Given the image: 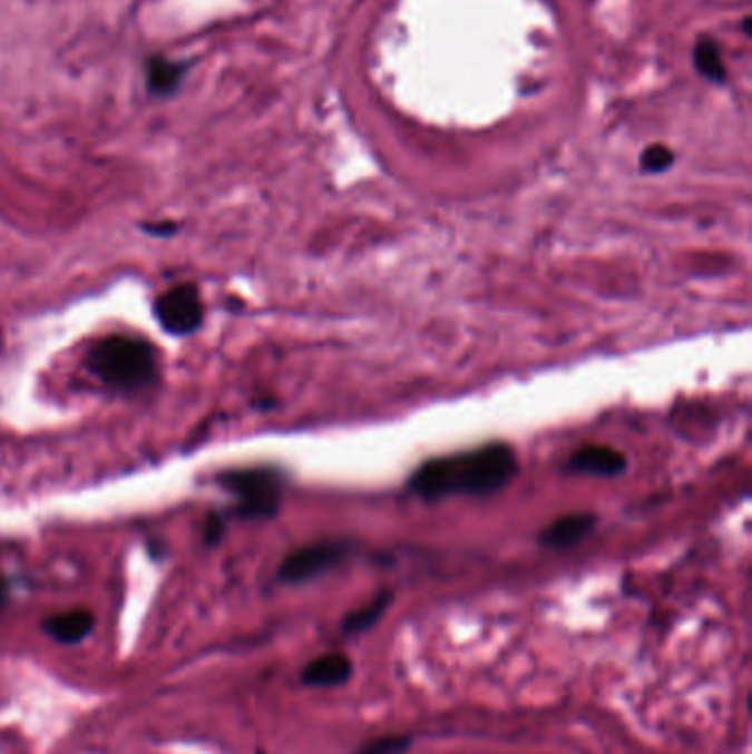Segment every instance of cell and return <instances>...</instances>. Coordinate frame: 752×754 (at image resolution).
<instances>
[{
    "label": "cell",
    "mask_w": 752,
    "mask_h": 754,
    "mask_svg": "<svg viewBox=\"0 0 752 754\" xmlns=\"http://www.w3.org/2000/svg\"><path fill=\"white\" fill-rule=\"evenodd\" d=\"M519 472V459L508 443H488L427 461L409 481V488L427 499L448 497H492L501 492Z\"/></svg>",
    "instance_id": "6da1fadb"
},
{
    "label": "cell",
    "mask_w": 752,
    "mask_h": 754,
    "mask_svg": "<svg viewBox=\"0 0 752 754\" xmlns=\"http://www.w3.org/2000/svg\"><path fill=\"white\" fill-rule=\"evenodd\" d=\"M91 371L117 391H139L157 378V353L148 340L108 335L89 353Z\"/></svg>",
    "instance_id": "7a4b0ae2"
},
{
    "label": "cell",
    "mask_w": 752,
    "mask_h": 754,
    "mask_svg": "<svg viewBox=\"0 0 752 754\" xmlns=\"http://www.w3.org/2000/svg\"><path fill=\"white\" fill-rule=\"evenodd\" d=\"M218 486L238 501V515L270 519L281 508L283 474L274 468H241L218 477Z\"/></svg>",
    "instance_id": "3957f363"
},
{
    "label": "cell",
    "mask_w": 752,
    "mask_h": 754,
    "mask_svg": "<svg viewBox=\"0 0 752 754\" xmlns=\"http://www.w3.org/2000/svg\"><path fill=\"white\" fill-rule=\"evenodd\" d=\"M355 545L349 540H321L292 551L279 567V580L287 585H303L316 580L326 571L340 567Z\"/></svg>",
    "instance_id": "277c9868"
},
{
    "label": "cell",
    "mask_w": 752,
    "mask_h": 754,
    "mask_svg": "<svg viewBox=\"0 0 752 754\" xmlns=\"http://www.w3.org/2000/svg\"><path fill=\"white\" fill-rule=\"evenodd\" d=\"M155 316L173 335L195 333L204 323V303L193 285H179L168 290L155 303Z\"/></svg>",
    "instance_id": "5b68a950"
},
{
    "label": "cell",
    "mask_w": 752,
    "mask_h": 754,
    "mask_svg": "<svg viewBox=\"0 0 752 754\" xmlns=\"http://www.w3.org/2000/svg\"><path fill=\"white\" fill-rule=\"evenodd\" d=\"M569 470L594 477H618L627 470V457L607 445H585L569 459Z\"/></svg>",
    "instance_id": "8992f818"
},
{
    "label": "cell",
    "mask_w": 752,
    "mask_h": 754,
    "mask_svg": "<svg viewBox=\"0 0 752 754\" xmlns=\"http://www.w3.org/2000/svg\"><path fill=\"white\" fill-rule=\"evenodd\" d=\"M303 684L314 688L342 686L353 677V662L342 653H329L319 659H312L303 668Z\"/></svg>",
    "instance_id": "52a82bcc"
},
{
    "label": "cell",
    "mask_w": 752,
    "mask_h": 754,
    "mask_svg": "<svg viewBox=\"0 0 752 754\" xmlns=\"http://www.w3.org/2000/svg\"><path fill=\"white\" fill-rule=\"evenodd\" d=\"M96 627V616L87 609H74V611H65L58 616H51L42 629L49 638H53L60 645H78L85 638H89V634Z\"/></svg>",
    "instance_id": "ba28073f"
},
{
    "label": "cell",
    "mask_w": 752,
    "mask_h": 754,
    "mask_svg": "<svg viewBox=\"0 0 752 754\" xmlns=\"http://www.w3.org/2000/svg\"><path fill=\"white\" fill-rule=\"evenodd\" d=\"M596 526L594 515H569L554 521L543 535L540 542L549 549H567L585 539Z\"/></svg>",
    "instance_id": "9c48e42d"
},
{
    "label": "cell",
    "mask_w": 752,
    "mask_h": 754,
    "mask_svg": "<svg viewBox=\"0 0 752 754\" xmlns=\"http://www.w3.org/2000/svg\"><path fill=\"white\" fill-rule=\"evenodd\" d=\"M391 603H393V591L378 594L371 603H367L364 607H360V609H355V611L344 616L342 627H340L342 634L344 636H358V634H364V631L373 629L382 620V616L387 614Z\"/></svg>",
    "instance_id": "30bf717a"
},
{
    "label": "cell",
    "mask_w": 752,
    "mask_h": 754,
    "mask_svg": "<svg viewBox=\"0 0 752 754\" xmlns=\"http://www.w3.org/2000/svg\"><path fill=\"white\" fill-rule=\"evenodd\" d=\"M693 65H695L697 74L702 78H706L709 82H713V85L726 82V65H724L720 45L713 38H709V36L697 38V42L693 47Z\"/></svg>",
    "instance_id": "8fae6325"
},
{
    "label": "cell",
    "mask_w": 752,
    "mask_h": 754,
    "mask_svg": "<svg viewBox=\"0 0 752 754\" xmlns=\"http://www.w3.org/2000/svg\"><path fill=\"white\" fill-rule=\"evenodd\" d=\"M182 74H184V69L179 65L157 58L148 67V87H150L153 94L166 96V94L177 89V85L182 80Z\"/></svg>",
    "instance_id": "7c38bea8"
},
{
    "label": "cell",
    "mask_w": 752,
    "mask_h": 754,
    "mask_svg": "<svg viewBox=\"0 0 752 754\" xmlns=\"http://www.w3.org/2000/svg\"><path fill=\"white\" fill-rule=\"evenodd\" d=\"M413 746L411 735H384L371 742H364L353 754H407Z\"/></svg>",
    "instance_id": "4fadbf2b"
},
{
    "label": "cell",
    "mask_w": 752,
    "mask_h": 754,
    "mask_svg": "<svg viewBox=\"0 0 752 754\" xmlns=\"http://www.w3.org/2000/svg\"><path fill=\"white\" fill-rule=\"evenodd\" d=\"M675 157L671 153V148L662 146V144H653L648 146L643 157H641V170L646 173V175H657V173H664L673 166Z\"/></svg>",
    "instance_id": "5bb4252c"
},
{
    "label": "cell",
    "mask_w": 752,
    "mask_h": 754,
    "mask_svg": "<svg viewBox=\"0 0 752 754\" xmlns=\"http://www.w3.org/2000/svg\"><path fill=\"white\" fill-rule=\"evenodd\" d=\"M221 535H223V526H221V521H218V519H211V523H208V530H206V539H208V542H216Z\"/></svg>",
    "instance_id": "9a60e30c"
},
{
    "label": "cell",
    "mask_w": 752,
    "mask_h": 754,
    "mask_svg": "<svg viewBox=\"0 0 752 754\" xmlns=\"http://www.w3.org/2000/svg\"><path fill=\"white\" fill-rule=\"evenodd\" d=\"M4 598H7V582L0 578V607H2Z\"/></svg>",
    "instance_id": "2e32d148"
}]
</instances>
